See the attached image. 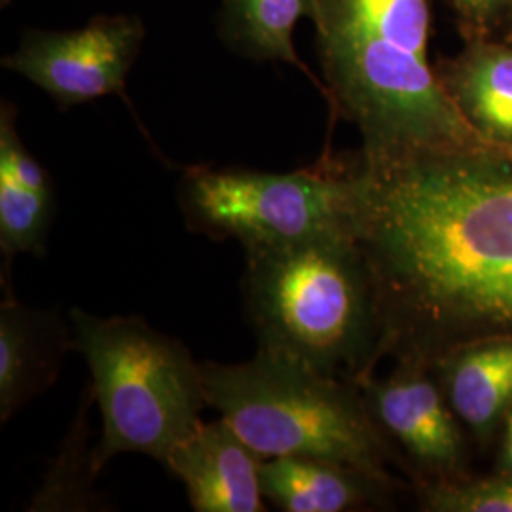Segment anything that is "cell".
Returning <instances> with one entry per match:
<instances>
[{
	"label": "cell",
	"instance_id": "obj_1",
	"mask_svg": "<svg viewBox=\"0 0 512 512\" xmlns=\"http://www.w3.org/2000/svg\"><path fill=\"white\" fill-rule=\"evenodd\" d=\"M351 158L353 234L376 283L380 361L431 365L448 349L512 338L511 150Z\"/></svg>",
	"mask_w": 512,
	"mask_h": 512
},
{
	"label": "cell",
	"instance_id": "obj_2",
	"mask_svg": "<svg viewBox=\"0 0 512 512\" xmlns=\"http://www.w3.org/2000/svg\"><path fill=\"white\" fill-rule=\"evenodd\" d=\"M431 21V0H317L325 97L361 133L365 164L494 147L444 92L427 54Z\"/></svg>",
	"mask_w": 512,
	"mask_h": 512
},
{
	"label": "cell",
	"instance_id": "obj_3",
	"mask_svg": "<svg viewBox=\"0 0 512 512\" xmlns=\"http://www.w3.org/2000/svg\"><path fill=\"white\" fill-rule=\"evenodd\" d=\"M245 260L241 291L260 351L355 384L374 374L382 313L353 232L247 249Z\"/></svg>",
	"mask_w": 512,
	"mask_h": 512
},
{
	"label": "cell",
	"instance_id": "obj_4",
	"mask_svg": "<svg viewBox=\"0 0 512 512\" xmlns=\"http://www.w3.org/2000/svg\"><path fill=\"white\" fill-rule=\"evenodd\" d=\"M207 403L264 459H332L399 478L395 450L366 410L359 384L274 357L202 363Z\"/></svg>",
	"mask_w": 512,
	"mask_h": 512
},
{
	"label": "cell",
	"instance_id": "obj_5",
	"mask_svg": "<svg viewBox=\"0 0 512 512\" xmlns=\"http://www.w3.org/2000/svg\"><path fill=\"white\" fill-rule=\"evenodd\" d=\"M69 319L103 416L95 469L101 473L110 459L128 452L165 465L171 450L202 425L209 406L202 365L181 340L141 317H99L73 308Z\"/></svg>",
	"mask_w": 512,
	"mask_h": 512
},
{
	"label": "cell",
	"instance_id": "obj_6",
	"mask_svg": "<svg viewBox=\"0 0 512 512\" xmlns=\"http://www.w3.org/2000/svg\"><path fill=\"white\" fill-rule=\"evenodd\" d=\"M351 158H323L291 173L188 167L177 188L188 230L243 251L353 232Z\"/></svg>",
	"mask_w": 512,
	"mask_h": 512
},
{
	"label": "cell",
	"instance_id": "obj_7",
	"mask_svg": "<svg viewBox=\"0 0 512 512\" xmlns=\"http://www.w3.org/2000/svg\"><path fill=\"white\" fill-rule=\"evenodd\" d=\"M359 387L370 418L395 450L412 490L473 475L471 437L431 366L395 361L387 376L370 374Z\"/></svg>",
	"mask_w": 512,
	"mask_h": 512
},
{
	"label": "cell",
	"instance_id": "obj_8",
	"mask_svg": "<svg viewBox=\"0 0 512 512\" xmlns=\"http://www.w3.org/2000/svg\"><path fill=\"white\" fill-rule=\"evenodd\" d=\"M143 40L137 16H97L74 31H27L2 65L48 93L59 109H73L105 95L126 97Z\"/></svg>",
	"mask_w": 512,
	"mask_h": 512
},
{
	"label": "cell",
	"instance_id": "obj_9",
	"mask_svg": "<svg viewBox=\"0 0 512 512\" xmlns=\"http://www.w3.org/2000/svg\"><path fill=\"white\" fill-rule=\"evenodd\" d=\"M264 458L226 420L205 423L179 442L165 461L186 488L196 512H264L260 486Z\"/></svg>",
	"mask_w": 512,
	"mask_h": 512
},
{
	"label": "cell",
	"instance_id": "obj_10",
	"mask_svg": "<svg viewBox=\"0 0 512 512\" xmlns=\"http://www.w3.org/2000/svg\"><path fill=\"white\" fill-rule=\"evenodd\" d=\"M69 351H76L71 319L59 308L40 310L4 291L0 304V423L12 420L52 387Z\"/></svg>",
	"mask_w": 512,
	"mask_h": 512
},
{
	"label": "cell",
	"instance_id": "obj_11",
	"mask_svg": "<svg viewBox=\"0 0 512 512\" xmlns=\"http://www.w3.org/2000/svg\"><path fill=\"white\" fill-rule=\"evenodd\" d=\"M264 499L283 512H355L387 509L410 488L403 478L368 473L332 459L279 456L262 461Z\"/></svg>",
	"mask_w": 512,
	"mask_h": 512
},
{
	"label": "cell",
	"instance_id": "obj_12",
	"mask_svg": "<svg viewBox=\"0 0 512 512\" xmlns=\"http://www.w3.org/2000/svg\"><path fill=\"white\" fill-rule=\"evenodd\" d=\"M16 107H0V255L2 283L18 255L46 256L55 219L50 173L25 147L16 128Z\"/></svg>",
	"mask_w": 512,
	"mask_h": 512
},
{
	"label": "cell",
	"instance_id": "obj_13",
	"mask_svg": "<svg viewBox=\"0 0 512 512\" xmlns=\"http://www.w3.org/2000/svg\"><path fill=\"white\" fill-rule=\"evenodd\" d=\"M429 366L471 440L480 450L492 448L512 410V338L448 349Z\"/></svg>",
	"mask_w": 512,
	"mask_h": 512
},
{
	"label": "cell",
	"instance_id": "obj_14",
	"mask_svg": "<svg viewBox=\"0 0 512 512\" xmlns=\"http://www.w3.org/2000/svg\"><path fill=\"white\" fill-rule=\"evenodd\" d=\"M461 118L490 145L512 152V44L503 38L463 42L435 63Z\"/></svg>",
	"mask_w": 512,
	"mask_h": 512
},
{
	"label": "cell",
	"instance_id": "obj_15",
	"mask_svg": "<svg viewBox=\"0 0 512 512\" xmlns=\"http://www.w3.org/2000/svg\"><path fill=\"white\" fill-rule=\"evenodd\" d=\"M315 6L317 0H222L219 35L234 52L253 61L298 67L325 93V86L300 61L293 44L296 23L302 18L313 21Z\"/></svg>",
	"mask_w": 512,
	"mask_h": 512
},
{
	"label": "cell",
	"instance_id": "obj_16",
	"mask_svg": "<svg viewBox=\"0 0 512 512\" xmlns=\"http://www.w3.org/2000/svg\"><path fill=\"white\" fill-rule=\"evenodd\" d=\"M95 403L92 384L86 387L71 429L61 444L27 511L67 512L103 511L105 503L95 492L99 476L93 463V448L88 446V412Z\"/></svg>",
	"mask_w": 512,
	"mask_h": 512
},
{
	"label": "cell",
	"instance_id": "obj_17",
	"mask_svg": "<svg viewBox=\"0 0 512 512\" xmlns=\"http://www.w3.org/2000/svg\"><path fill=\"white\" fill-rule=\"evenodd\" d=\"M421 511L427 512H512V475L495 471L454 482L425 484L412 490Z\"/></svg>",
	"mask_w": 512,
	"mask_h": 512
},
{
	"label": "cell",
	"instance_id": "obj_18",
	"mask_svg": "<svg viewBox=\"0 0 512 512\" xmlns=\"http://www.w3.org/2000/svg\"><path fill=\"white\" fill-rule=\"evenodd\" d=\"M454 14L463 42L501 38L512 14V0H444Z\"/></svg>",
	"mask_w": 512,
	"mask_h": 512
},
{
	"label": "cell",
	"instance_id": "obj_19",
	"mask_svg": "<svg viewBox=\"0 0 512 512\" xmlns=\"http://www.w3.org/2000/svg\"><path fill=\"white\" fill-rule=\"evenodd\" d=\"M497 442H499V450L495 458V471L512 475V410L501 425Z\"/></svg>",
	"mask_w": 512,
	"mask_h": 512
},
{
	"label": "cell",
	"instance_id": "obj_20",
	"mask_svg": "<svg viewBox=\"0 0 512 512\" xmlns=\"http://www.w3.org/2000/svg\"><path fill=\"white\" fill-rule=\"evenodd\" d=\"M501 38H503L505 42H509V44H512V14L511 18H509V21H507V27H505V31H503V35H501Z\"/></svg>",
	"mask_w": 512,
	"mask_h": 512
},
{
	"label": "cell",
	"instance_id": "obj_21",
	"mask_svg": "<svg viewBox=\"0 0 512 512\" xmlns=\"http://www.w3.org/2000/svg\"><path fill=\"white\" fill-rule=\"evenodd\" d=\"M0 2H2V6H6V4H10L12 0H0Z\"/></svg>",
	"mask_w": 512,
	"mask_h": 512
}]
</instances>
